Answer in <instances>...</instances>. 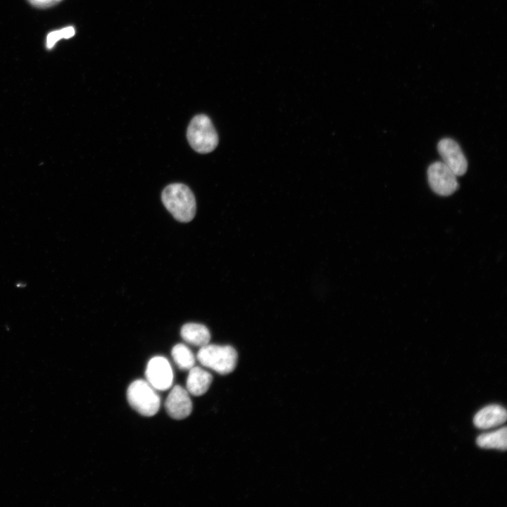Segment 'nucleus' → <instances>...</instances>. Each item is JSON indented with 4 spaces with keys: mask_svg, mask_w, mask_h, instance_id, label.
I'll use <instances>...</instances> for the list:
<instances>
[{
    "mask_svg": "<svg viewBox=\"0 0 507 507\" xmlns=\"http://www.w3.org/2000/svg\"><path fill=\"white\" fill-rule=\"evenodd\" d=\"M506 417L504 408L499 405H491L478 411L474 417L473 423L478 428L488 429L504 423Z\"/></svg>",
    "mask_w": 507,
    "mask_h": 507,
    "instance_id": "1a4fd4ad",
    "label": "nucleus"
},
{
    "mask_svg": "<svg viewBox=\"0 0 507 507\" xmlns=\"http://www.w3.org/2000/svg\"><path fill=\"white\" fill-rule=\"evenodd\" d=\"M145 375L146 381L156 390H166L173 384L172 368L168 361L163 356H155L149 361Z\"/></svg>",
    "mask_w": 507,
    "mask_h": 507,
    "instance_id": "423d86ee",
    "label": "nucleus"
},
{
    "mask_svg": "<svg viewBox=\"0 0 507 507\" xmlns=\"http://www.w3.org/2000/svg\"><path fill=\"white\" fill-rule=\"evenodd\" d=\"M127 399L137 412L144 416H153L157 413L161 399L156 389L146 380L132 382L127 390Z\"/></svg>",
    "mask_w": 507,
    "mask_h": 507,
    "instance_id": "20e7f679",
    "label": "nucleus"
},
{
    "mask_svg": "<svg viewBox=\"0 0 507 507\" xmlns=\"http://www.w3.org/2000/svg\"><path fill=\"white\" fill-rule=\"evenodd\" d=\"M163 205L178 221H191L196 210V200L192 190L185 184L173 183L168 185L162 192Z\"/></svg>",
    "mask_w": 507,
    "mask_h": 507,
    "instance_id": "f257e3e1",
    "label": "nucleus"
},
{
    "mask_svg": "<svg viewBox=\"0 0 507 507\" xmlns=\"http://www.w3.org/2000/svg\"><path fill=\"white\" fill-rule=\"evenodd\" d=\"M34 6L39 7H47L58 3L61 0H29Z\"/></svg>",
    "mask_w": 507,
    "mask_h": 507,
    "instance_id": "2eb2a0df",
    "label": "nucleus"
},
{
    "mask_svg": "<svg viewBox=\"0 0 507 507\" xmlns=\"http://www.w3.org/2000/svg\"><path fill=\"white\" fill-rule=\"evenodd\" d=\"M187 137L192 148L198 153L213 151L218 144V135L211 120L205 114L195 115L190 121Z\"/></svg>",
    "mask_w": 507,
    "mask_h": 507,
    "instance_id": "f03ea898",
    "label": "nucleus"
},
{
    "mask_svg": "<svg viewBox=\"0 0 507 507\" xmlns=\"http://www.w3.org/2000/svg\"><path fill=\"white\" fill-rule=\"evenodd\" d=\"M438 152L442 162L450 168L456 176L465 173L468 161L458 144L452 139H441L437 145Z\"/></svg>",
    "mask_w": 507,
    "mask_h": 507,
    "instance_id": "0eeeda50",
    "label": "nucleus"
},
{
    "mask_svg": "<svg viewBox=\"0 0 507 507\" xmlns=\"http://www.w3.org/2000/svg\"><path fill=\"white\" fill-rule=\"evenodd\" d=\"M189 370L186 382L187 391L195 396L204 394L213 381L211 374L198 366H194Z\"/></svg>",
    "mask_w": 507,
    "mask_h": 507,
    "instance_id": "9d476101",
    "label": "nucleus"
},
{
    "mask_svg": "<svg viewBox=\"0 0 507 507\" xmlns=\"http://www.w3.org/2000/svg\"><path fill=\"white\" fill-rule=\"evenodd\" d=\"M165 407L173 419L182 420L192 413V403L189 392L180 385L175 386L168 395Z\"/></svg>",
    "mask_w": 507,
    "mask_h": 507,
    "instance_id": "6e6552de",
    "label": "nucleus"
},
{
    "mask_svg": "<svg viewBox=\"0 0 507 507\" xmlns=\"http://www.w3.org/2000/svg\"><path fill=\"white\" fill-rule=\"evenodd\" d=\"M173 361L178 368L189 370L194 366L195 358L192 351L183 344L175 345L171 351Z\"/></svg>",
    "mask_w": 507,
    "mask_h": 507,
    "instance_id": "ddd939ff",
    "label": "nucleus"
},
{
    "mask_svg": "<svg viewBox=\"0 0 507 507\" xmlns=\"http://www.w3.org/2000/svg\"><path fill=\"white\" fill-rule=\"evenodd\" d=\"M73 27L69 26L61 30L51 32L46 37V47L51 49L61 39H69L75 35Z\"/></svg>",
    "mask_w": 507,
    "mask_h": 507,
    "instance_id": "4468645a",
    "label": "nucleus"
},
{
    "mask_svg": "<svg viewBox=\"0 0 507 507\" xmlns=\"http://www.w3.org/2000/svg\"><path fill=\"white\" fill-rule=\"evenodd\" d=\"M182 339L189 344L203 346L208 344L211 334L208 329L199 323H187L180 332Z\"/></svg>",
    "mask_w": 507,
    "mask_h": 507,
    "instance_id": "9b49d317",
    "label": "nucleus"
},
{
    "mask_svg": "<svg viewBox=\"0 0 507 507\" xmlns=\"http://www.w3.org/2000/svg\"><path fill=\"white\" fill-rule=\"evenodd\" d=\"M477 444L484 449H497L506 450V427L496 431L480 435L476 440Z\"/></svg>",
    "mask_w": 507,
    "mask_h": 507,
    "instance_id": "f8f14e48",
    "label": "nucleus"
},
{
    "mask_svg": "<svg viewBox=\"0 0 507 507\" xmlns=\"http://www.w3.org/2000/svg\"><path fill=\"white\" fill-rule=\"evenodd\" d=\"M197 359L202 365L225 375L234 370L237 353L231 346L207 344L201 346L197 353Z\"/></svg>",
    "mask_w": 507,
    "mask_h": 507,
    "instance_id": "7ed1b4c3",
    "label": "nucleus"
},
{
    "mask_svg": "<svg viewBox=\"0 0 507 507\" xmlns=\"http://www.w3.org/2000/svg\"><path fill=\"white\" fill-rule=\"evenodd\" d=\"M427 178L431 189L439 195L449 196L458 189L456 175L442 161L429 166Z\"/></svg>",
    "mask_w": 507,
    "mask_h": 507,
    "instance_id": "39448f33",
    "label": "nucleus"
}]
</instances>
